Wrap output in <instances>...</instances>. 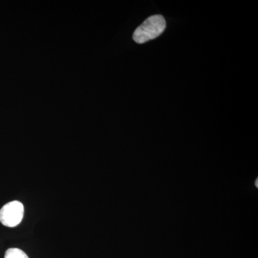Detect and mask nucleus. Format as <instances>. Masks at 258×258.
Returning <instances> with one entry per match:
<instances>
[{
  "label": "nucleus",
  "instance_id": "nucleus-1",
  "mask_svg": "<svg viewBox=\"0 0 258 258\" xmlns=\"http://www.w3.org/2000/svg\"><path fill=\"white\" fill-rule=\"evenodd\" d=\"M166 21L160 15L149 17L134 31L133 39L139 44L145 43L160 36L166 28Z\"/></svg>",
  "mask_w": 258,
  "mask_h": 258
},
{
  "label": "nucleus",
  "instance_id": "nucleus-2",
  "mask_svg": "<svg viewBox=\"0 0 258 258\" xmlns=\"http://www.w3.org/2000/svg\"><path fill=\"white\" fill-rule=\"evenodd\" d=\"M25 209L20 201L7 203L0 210V222L5 227H15L23 220Z\"/></svg>",
  "mask_w": 258,
  "mask_h": 258
},
{
  "label": "nucleus",
  "instance_id": "nucleus-3",
  "mask_svg": "<svg viewBox=\"0 0 258 258\" xmlns=\"http://www.w3.org/2000/svg\"><path fill=\"white\" fill-rule=\"evenodd\" d=\"M5 258H29L28 254L22 249L10 248L5 252Z\"/></svg>",
  "mask_w": 258,
  "mask_h": 258
}]
</instances>
